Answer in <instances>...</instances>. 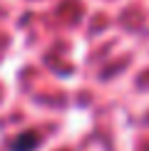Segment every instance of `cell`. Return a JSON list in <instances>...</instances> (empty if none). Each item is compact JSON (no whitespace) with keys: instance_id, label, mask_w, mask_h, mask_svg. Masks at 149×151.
Masks as SVG:
<instances>
[{"instance_id":"cell-1","label":"cell","mask_w":149,"mask_h":151,"mask_svg":"<svg viewBox=\"0 0 149 151\" xmlns=\"http://www.w3.org/2000/svg\"><path fill=\"white\" fill-rule=\"evenodd\" d=\"M40 146V134L37 131H22V134H17L15 139L10 141V151H35Z\"/></svg>"}]
</instances>
